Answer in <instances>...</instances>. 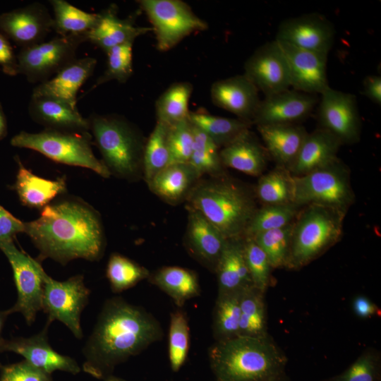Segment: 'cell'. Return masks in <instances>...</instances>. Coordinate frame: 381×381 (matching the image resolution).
I'll use <instances>...</instances> for the list:
<instances>
[{
  "label": "cell",
  "mask_w": 381,
  "mask_h": 381,
  "mask_svg": "<svg viewBox=\"0 0 381 381\" xmlns=\"http://www.w3.org/2000/svg\"><path fill=\"white\" fill-rule=\"evenodd\" d=\"M25 234L39 251L62 265L75 259L99 260L106 236L99 212L80 198L61 195L40 210V217L25 222Z\"/></svg>",
  "instance_id": "6da1fadb"
},
{
  "label": "cell",
  "mask_w": 381,
  "mask_h": 381,
  "mask_svg": "<svg viewBox=\"0 0 381 381\" xmlns=\"http://www.w3.org/2000/svg\"><path fill=\"white\" fill-rule=\"evenodd\" d=\"M159 321L141 306L121 297L107 299L82 352L83 370L97 377L163 339Z\"/></svg>",
  "instance_id": "7a4b0ae2"
},
{
  "label": "cell",
  "mask_w": 381,
  "mask_h": 381,
  "mask_svg": "<svg viewBox=\"0 0 381 381\" xmlns=\"http://www.w3.org/2000/svg\"><path fill=\"white\" fill-rule=\"evenodd\" d=\"M208 357L217 381H279L288 361L268 334L216 341Z\"/></svg>",
  "instance_id": "3957f363"
},
{
  "label": "cell",
  "mask_w": 381,
  "mask_h": 381,
  "mask_svg": "<svg viewBox=\"0 0 381 381\" xmlns=\"http://www.w3.org/2000/svg\"><path fill=\"white\" fill-rule=\"evenodd\" d=\"M255 188L229 176L202 178L186 202L211 222L226 238L243 237L258 210Z\"/></svg>",
  "instance_id": "277c9868"
},
{
  "label": "cell",
  "mask_w": 381,
  "mask_h": 381,
  "mask_svg": "<svg viewBox=\"0 0 381 381\" xmlns=\"http://www.w3.org/2000/svg\"><path fill=\"white\" fill-rule=\"evenodd\" d=\"M90 131L111 176L133 182L143 179V153L146 139L125 118L114 114H93Z\"/></svg>",
  "instance_id": "5b68a950"
},
{
  "label": "cell",
  "mask_w": 381,
  "mask_h": 381,
  "mask_svg": "<svg viewBox=\"0 0 381 381\" xmlns=\"http://www.w3.org/2000/svg\"><path fill=\"white\" fill-rule=\"evenodd\" d=\"M346 212L331 207H301L293 225L288 270H299L337 243L343 233Z\"/></svg>",
  "instance_id": "8992f818"
},
{
  "label": "cell",
  "mask_w": 381,
  "mask_h": 381,
  "mask_svg": "<svg viewBox=\"0 0 381 381\" xmlns=\"http://www.w3.org/2000/svg\"><path fill=\"white\" fill-rule=\"evenodd\" d=\"M89 132L47 129L38 133L21 131L11 140L12 146L38 152L54 162L89 169L108 179L111 174L92 152Z\"/></svg>",
  "instance_id": "52a82bcc"
},
{
  "label": "cell",
  "mask_w": 381,
  "mask_h": 381,
  "mask_svg": "<svg viewBox=\"0 0 381 381\" xmlns=\"http://www.w3.org/2000/svg\"><path fill=\"white\" fill-rule=\"evenodd\" d=\"M294 204L320 205L347 212L355 201L350 170L339 158L305 175L295 176Z\"/></svg>",
  "instance_id": "ba28073f"
},
{
  "label": "cell",
  "mask_w": 381,
  "mask_h": 381,
  "mask_svg": "<svg viewBox=\"0 0 381 381\" xmlns=\"http://www.w3.org/2000/svg\"><path fill=\"white\" fill-rule=\"evenodd\" d=\"M156 37L157 49L167 52L183 39L195 32L203 31L207 24L181 0H141Z\"/></svg>",
  "instance_id": "9c48e42d"
},
{
  "label": "cell",
  "mask_w": 381,
  "mask_h": 381,
  "mask_svg": "<svg viewBox=\"0 0 381 381\" xmlns=\"http://www.w3.org/2000/svg\"><path fill=\"white\" fill-rule=\"evenodd\" d=\"M90 295L83 274H76L65 281H57L46 272L44 274L42 310L47 315V322L57 320L66 325L74 337H83L81 314Z\"/></svg>",
  "instance_id": "30bf717a"
},
{
  "label": "cell",
  "mask_w": 381,
  "mask_h": 381,
  "mask_svg": "<svg viewBox=\"0 0 381 381\" xmlns=\"http://www.w3.org/2000/svg\"><path fill=\"white\" fill-rule=\"evenodd\" d=\"M86 35L57 36L47 42L22 48L17 56L18 74L30 83H44L75 59Z\"/></svg>",
  "instance_id": "8fae6325"
},
{
  "label": "cell",
  "mask_w": 381,
  "mask_h": 381,
  "mask_svg": "<svg viewBox=\"0 0 381 381\" xmlns=\"http://www.w3.org/2000/svg\"><path fill=\"white\" fill-rule=\"evenodd\" d=\"M0 250L9 262L17 291V300L8 310L20 313L31 325L42 310L44 270L41 262L19 250L13 241L0 243Z\"/></svg>",
  "instance_id": "7c38bea8"
},
{
  "label": "cell",
  "mask_w": 381,
  "mask_h": 381,
  "mask_svg": "<svg viewBox=\"0 0 381 381\" xmlns=\"http://www.w3.org/2000/svg\"><path fill=\"white\" fill-rule=\"evenodd\" d=\"M318 103L319 128L332 134L341 145L360 140L361 120L355 95L329 87Z\"/></svg>",
  "instance_id": "4fadbf2b"
},
{
  "label": "cell",
  "mask_w": 381,
  "mask_h": 381,
  "mask_svg": "<svg viewBox=\"0 0 381 381\" xmlns=\"http://www.w3.org/2000/svg\"><path fill=\"white\" fill-rule=\"evenodd\" d=\"M243 74L265 97L291 87L288 63L276 40L263 44L250 56L245 62Z\"/></svg>",
  "instance_id": "5bb4252c"
},
{
  "label": "cell",
  "mask_w": 381,
  "mask_h": 381,
  "mask_svg": "<svg viewBox=\"0 0 381 381\" xmlns=\"http://www.w3.org/2000/svg\"><path fill=\"white\" fill-rule=\"evenodd\" d=\"M335 31L323 15L313 13L283 20L275 40L296 47L328 55Z\"/></svg>",
  "instance_id": "9a60e30c"
},
{
  "label": "cell",
  "mask_w": 381,
  "mask_h": 381,
  "mask_svg": "<svg viewBox=\"0 0 381 381\" xmlns=\"http://www.w3.org/2000/svg\"><path fill=\"white\" fill-rule=\"evenodd\" d=\"M50 325L47 322L39 333L29 337L4 339L0 346V353L10 351L17 353L35 368L49 375L56 370L78 374L80 368L75 360L58 353L51 346L48 338Z\"/></svg>",
  "instance_id": "2e32d148"
},
{
  "label": "cell",
  "mask_w": 381,
  "mask_h": 381,
  "mask_svg": "<svg viewBox=\"0 0 381 381\" xmlns=\"http://www.w3.org/2000/svg\"><path fill=\"white\" fill-rule=\"evenodd\" d=\"M318 102L315 95L288 89L265 97L260 102L252 123L256 126L298 124L309 116Z\"/></svg>",
  "instance_id": "e0dca14e"
},
{
  "label": "cell",
  "mask_w": 381,
  "mask_h": 381,
  "mask_svg": "<svg viewBox=\"0 0 381 381\" xmlns=\"http://www.w3.org/2000/svg\"><path fill=\"white\" fill-rule=\"evenodd\" d=\"M53 30V18L39 3L0 14V32L25 48L42 42Z\"/></svg>",
  "instance_id": "ac0fdd59"
},
{
  "label": "cell",
  "mask_w": 381,
  "mask_h": 381,
  "mask_svg": "<svg viewBox=\"0 0 381 381\" xmlns=\"http://www.w3.org/2000/svg\"><path fill=\"white\" fill-rule=\"evenodd\" d=\"M277 42L286 59L291 87L294 90L308 94L321 95L329 87L327 75L328 55Z\"/></svg>",
  "instance_id": "d6986e66"
},
{
  "label": "cell",
  "mask_w": 381,
  "mask_h": 381,
  "mask_svg": "<svg viewBox=\"0 0 381 381\" xmlns=\"http://www.w3.org/2000/svg\"><path fill=\"white\" fill-rule=\"evenodd\" d=\"M186 210L185 248L202 265L215 272L227 238L198 211L188 205Z\"/></svg>",
  "instance_id": "ffe728a7"
},
{
  "label": "cell",
  "mask_w": 381,
  "mask_h": 381,
  "mask_svg": "<svg viewBox=\"0 0 381 381\" xmlns=\"http://www.w3.org/2000/svg\"><path fill=\"white\" fill-rule=\"evenodd\" d=\"M258 91L242 74L214 82L211 86L210 95L214 105L252 123L261 101Z\"/></svg>",
  "instance_id": "44dd1931"
},
{
  "label": "cell",
  "mask_w": 381,
  "mask_h": 381,
  "mask_svg": "<svg viewBox=\"0 0 381 381\" xmlns=\"http://www.w3.org/2000/svg\"><path fill=\"white\" fill-rule=\"evenodd\" d=\"M97 60L92 57L74 59L48 80L40 83L32 96L47 97L61 101L77 109V94L92 74Z\"/></svg>",
  "instance_id": "7402d4cb"
},
{
  "label": "cell",
  "mask_w": 381,
  "mask_h": 381,
  "mask_svg": "<svg viewBox=\"0 0 381 381\" xmlns=\"http://www.w3.org/2000/svg\"><path fill=\"white\" fill-rule=\"evenodd\" d=\"M117 9L112 4L99 13L96 25L86 34L87 41L105 52L117 45L134 42L138 37L152 31L150 27L135 25L133 18H119Z\"/></svg>",
  "instance_id": "603a6c76"
},
{
  "label": "cell",
  "mask_w": 381,
  "mask_h": 381,
  "mask_svg": "<svg viewBox=\"0 0 381 381\" xmlns=\"http://www.w3.org/2000/svg\"><path fill=\"white\" fill-rule=\"evenodd\" d=\"M18 171L13 189L20 202L28 207L41 210L67 192L65 176L55 180L40 177L27 169L18 156L15 157Z\"/></svg>",
  "instance_id": "cb8c5ba5"
},
{
  "label": "cell",
  "mask_w": 381,
  "mask_h": 381,
  "mask_svg": "<svg viewBox=\"0 0 381 381\" xmlns=\"http://www.w3.org/2000/svg\"><path fill=\"white\" fill-rule=\"evenodd\" d=\"M30 117L45 128L61 131L84 133L90 131V121L70 105L47 97L32 96Z\"/></svg>",
  "instance_id": "d4e9b609"
},
{
  "label": "cell",
  "mask_w": 381,
  "mask_h": 381,
  "mask_svg": "<svg viewBox=\"0 0 381 381\" xmlns=\"http://www.w3.org/2000/svg\"><path fill=\"white\" fill-rule=\"evenodd\" d=\"M219 155L225 168L229 167L254 176L262 174L269 158L265 147L250 129L222 147Z\"/></svg>",
  "instance_id": "484cf974"
},
{
  "label": "cell",
  "mask_w": 381,
  "mask_h": 381,
  "mask_svg": "<svg viewBox=\"0 0 381 381\" xmlns=\"http://www.w3.org/2000/svg\"><path fill=\"white\" fill-rule=\"evenodd\" d=\"M341 145L335 136L318 128L308 133L296 159L287 169L293 176H299L322 168L338 159Z\"/></svg>",
  "instance_id": "4316f807"
},
{
  "label": "cell",
  "mask_w": 381,
  "mask_h": 381,
  "mask_svg": "<svg viewBox=\"0 0 381 381\" xmlns=\"http://www.w3.org/2000/svg\"><path fill=\"white\" fill-rule=\"evenodd\" d=\"M202 176L189 163H174L157 174L147 184L164 202L177 205L186 201Z\"/></svg>",
  "instance_id": "83f0119b"
},
{
  "label": "cell",
  "mask_w": 381,
  "mask_h": 381,
  "mask_svg": "<svg viewBox=\"0 0 381 381\" xmlns=\"http://www.w3.org/2000/svg\"><path fill=\"white\" fill-rule=\"evenodd\" d=\"M265 147L277 166L288 167L296 159L308 135L299 124H276L257 126Z\"/></svg>",
  "instance_id": "f1b7e54d"
},
{
  "label": "cell",
  "mask_w": 381,
  "mask_h": 381,
  "mask_svg": "<svg viewBox=\"0 0 381 381\" xmlns=\"http://www.w3.org/2000/svg\"><path fill=\"white\" fill-rule=\"evenodd\" d=\"M243 243L244 237L227 239L214 272L218 294L242 291L253 286L245 259Z\"/></svg>",
  "instance_id": "f546056e"
},
{
  "label": "cell",
  "mask_w": 381,
  "mask_h": 381,
  "mask_svg": "<svg viewBox=\"0 0 381 381\" xmlns=\"http://www.w3.org/2000/svg\"><path fill=\"white\" fill-rule=\"evenodd\" d=\"M147 280L171 297L179 308L200 294L197 274L186 268L164 266L150 273Z\"/></svg>",
  "instance_id": "4dcf8cb0"
},
{
  "label": "cell",
  "mask_w": 381,
  "mask_h": 381,
  "mask_svg": "<svg viewBox=\"0 0 381 381\" xmlns=\"http://www.w3.org/2000/svg\"><path fill=\"white\" fill-rule=\"evenodd\" d=\"M188 118L219 148L229 144L252 126L251 123L238 118L222 117L202 110L190 111Z\"/></svg>",
  "instance_id": "1f68e13d"
},
{
  "label": "cell",
  "mask_w": 381,
  "mask_h": 381,
  "mask_svg": "<svg viewBox=\"0 0 381 381\" xmlns=\"http://www.w3.org/2000/svg\"><path fill=\"white\" fill-rule=\"evenodd\" d=\"M254 188L262 205L294 203V176L285 167L277 166L262 174Z\"/></svg>",
  "instance_id": "d6a6232c"
},
{
  "label": "cell",
  "mask_w": 381,
  "mask_h": 381,
  "mask_svg": "<svg viewBox=\"0 0 381 381\" xmlns=\"http://www.w3.org/2000/svg\"><path fill=\"white\" fill-rule=\"evenodd\" d=\"M264 294L253 286L241 292L240 335L252 337L267 335Z\"/></svg>",
  "instance_id": "836d02e7"
},
{
  "label": "cell",
  "mask_w": 381,
  "mask_h": 381,
  "mask_svg": "<svg viewBox=\"0 0 381 381\" xmlns=\"http://www.w3.org/2000/svg\"><path fill=\"white\" fill-rule=\"evenodd\" d=\"M192 92L193 85L188 82L171 85L156 101L157 121L170 126L187 119Z\"/></svg>",
  "instance_id": "e575fe53"
},
{
  "label": "cell",
  "mask_w": 381,
  "mask_h": 381,
  "mask_svg": "<svg viewBox=\"0 0 381 381\" xmlns=\"http://www.w3.org/2000/svg\"><path fill=\"white\" fill-rule=\"evenodd\" d=\"M50 4L54 13L53 30L60 36L86 35L99 18V13L85 12L64 0H52Z\"/></svg>",
  "instance_id": "d590c367"
},
{
  "label": "cell",
  "mask_w": 381,
  "mask_h": 381,
  "mask_svg": "<svg viewBox=\"0 0 381 381\" xmlns=\"http://www.w3.org/2000/svg\"><path fill=\"white\" fill-rule=\"evenodd\" d=\"M169 128V125L157 121L153 131L146 139L143 153V179L147 183L170 164Z\"/></svg>",
  "instance_id": "8d00e7d4"
},
{
  "label": "cell",
  "mask_w": 381,
  "mask_h": 381,
  "mask_svg": "<svg viewBox=\"0 0 381 381\" xmlns=\"http://www.w3.org/2000/svg\"><path fill=\"white\" fill-rule=\"evenodd\" d=\"M241 291L218 294L213 313V334L216 341L239 335Z\"/></svg>",
  "instance_id": "74e56055"
},
{
  "label": "cell",
  "mask_w": 381,
  "mask_h": 381,
  "mask_svg": "<svg viewBox=\"0 0 381 381\" xmlns=\"http://www.w3.org/2000/svg\"><path fill=\"white\" fill-rule=\"evenodd\" d=\"M150 271L133 260L117 253H112L108 260L106 277L111 289L119 294L147 279Z\"/></svg>",
  "instance_id": "f35d334b"
},
{
  "label": "cell",
  "mask_w": 381,
  "mask_h": 381,
  "mask_svg": "<svg viewBox=\"0 0 381 381\" xmlns=\"http://www.w3.org/2000/svg\"><path fill=\"white\" fill-rule=\"evenodd\" d=\"M193 125V124H192ZM194 142L188 163L202 176L226 174L220 155V148L202 131L193 125Z\"/></svg>",
  "instance_id": "ab89813d"
},
{
  "label": "cell",
  "mask_w": 381,
  "mask_h": 381,
  "mask_svg": "<svg viewBox=\"0 0 381 381\" xmlns=\"http://www.w3.org/2000/svg\"><path fill=\"white\" fill-rule=\"evenodd\" d=\"M301 209L294 203L262 205L256 210L243 237L284 227L295 220Z\"/></svg>",
  "instance_id": "60d3db41"
},
{
  "label": "cell",
  "mask_w": 381,
  "mask_h": 381,
  "mask_svg": "<svg viewBox=\"0 0 381 381\" xmlns=\"http://www.w3.org/2000/svg\"><path fill=\"white\" fill-rule=\"evenodd\" d=\"M294 222L284 227L263 231L251 237L265 252L272 269L287 268Z\"/></svg>",
  "instance_id": "b9f144b4"
},
{
  "label": "cell",
  "mask_w": 381,
  "mask_h": 381,
  "mask_svg": "<svg viewBox=\"0 0 381 381\" xmlns=\"http://www.w3.org/2000/svg\"><path fill=\"white\" fill-rule=\"evenodd\" d=\"M190 346V328L186 313L178 309L171 313L169 329V358L174 372L186 360Z\"/></svg>",
  "instance_id": "7bdbcfd3"
},
{
  "label": "cell",
  "mask_w": 381,
  "mask_h": 381,
  "mask_svg": "<svg viewBox=\"0 0 381 381\" xmlns=\"http://www.w3.org/2000/svg\"><path fill=\"white\" fill-rule=\"evenodd\" d=\"M133 42L122 44L106 52V70L97 79L92 90L110 80L125 83L128 80L133 73Z\"/></svg>",
  "instance_id": "ee69618b"
},
{
  "label": "cell",
  "mask_w": 381,
  "mask_h": 381,
  "mask_svg": "<svg viewBox=\"0 0 381 381\" xmlns=\"http://www.w3.org/2000/svg\"><path fill=\"white\" fill-rule=\"evenodd\" d=\"M380 353L373 349L365 350L341 373L325 381H380Z\"/></svg>",
  "instance_id": "f6af8a7d"
},
{
  "label": "cell",
  "mask_w": 381,
  "mask_h": 381,
  "mask_svg": "<svg viewBox=\"0 0 381 381\" xmlns=\"http://www.w3.org/2000/svg\"><path fill=\"white\" fill-rule=\"evenodd\" d=\"M244 255L253 286L265 293L272 283V267L269 260L251 237H244Z\"/></svg>",
  "instance_id": "bcb514c9"
},
{
  "label": "cell",
  "mask_w": 381,
  "mask_h": 381,
  "mask_svg": "<svg viewBox=\"0 0 381 381\" xmlns=\"http://www.w3.org/2000/svg\"><path fill=\"white\" fill-rule=\"evenodd\" d=\"M193 142V125L188 118L170 125L168 133L170 164L188 163Z\"/></svg>",
  "instance_id": "7dc6e473"
},
{
  "label": "cell",
  "mask_w": 381,
  "mask_h": 381,
  "mask_svg": "<svg viewBox=\"0 0 381 381\" xmlns=\"http://www.w3.org/2000/svg\"><path fill=\"white\" fill-rule=\"evenodd\" d=\"M0 381H52V376L23 360L9 365L0 363Z\"/></svg>",
  "instance_id": "c3c4849f"
},
{
  "label": "cell",
  "mask_w": 381,
  "mask_h": 381,
  "mask_svg": "<svg viewBox=\"0 0 381 381\" xmlns=\"http://www.w3.org/2000/svg\"><path fill=\"white\" fill-rule=\"evenodd\" d=\"M23 222L0 205V243L13 241L18 234L24 233Z\"/></svg>",
  "instance_id": "681fc988"
},
{
  "label": "cell",
  "mask_w": 381,
  "mask_h": 381,
  "mask_svg": "<svg viewBox=\"0 0 381 381\" xmlns=\"http://www.w3.org/2000/svg\"><path fill=\"white\" fill-rule=\"evenodd\" d=\"M0 66L2 71L7 75L14 76L18 74L17 56L13 52L8 39L1 32Z\"/></svg>",
  "instance_id": "f907efd6"
},
{
  "label": "cell",
  "mask_w": 381,
  "mask_h": 381,
  "mask_svg": "<svg viewBox=\"0 0 381 381\" xmlns=\"http://www.w3.org/2000/svg\"><path fill=\"white\" fill-rule=\"evenodd\" d=\"M353 310L361 318H369L377 315L378 307L368 297L359 295L354 298L352 303Z\"/></svg>",
  "instance_id": "816d5d0a"
},
{
  "label": "cell",
  "mask_w": 381,
  "mask_h": 381,
  "mask_svg": "<svg viewBox=\"0 0 381 381\" xmlns=\"http://www.w3.org/2000/svg\"><path fill=\"white\" fill-rule=\"evenodd\" d=\"M363 95L373 102L381 104V77L377 75H367L363 81Z\"/></svg>",
  "instance_id": "f5cc1de1"
},
{
  "label": "cell",
  "mask_w": 381,
  "mask_h": 381,
  "mask_svg": "<svg viewBox=\"0 0 381 381\" xmlns=\"http://www.w3.org/2000/svg\"><path fill=\"white\" fill-rule=\"evenodd\" d=\"M7 132V121L2 107L0 104V140H3L6 136Z\"/></svg>",
  "instance_id": "db71d44e"
},
{
  "label": "cell",
  "mask_w": 381,
  "mask_h": 381,
  "mask_svg": "<svg viewBox=\"0 0 381 381\" xmlns=\"http://www.w3.org/2000/svg\"><path fill=\"white\" fill-rule=\"evenodd\" d=\"M11 315L8 310H0V346L5 339L3 338V329L6 323V321L8 317Z\"/></svg>",
  "instance_id": "11a10c76"
},
{
  "label": "cell",
  "mask_w": 381,
  "mask_h": 381,
  "mask_svg": "<svg viewBox=\"0 0 381 381\" xmlns=\"http://www.w3.org/2000/svg\"><path fill=\"white\" fill-rule=\"evenodd\" d=\"M104 381H126V380L120 377H117L109 375L105 377Z\"/></svg>",
  "instance_id": "9f6ffc18"
},
{
  "label": "cell",
  "mask_w": 381,
  "mask_h": 381,
  "mask_svg": "<svg viewBox=\"0 0 381 381\" xmlns=\"http://www.w3.org/2000/svg\"><path fill=\"white\" fill-rule=\"evenodd\" d=\"M282 379L281 380H279V381H282Z\"/></svg>",
  "instance_id": "6f0895ef"
}]
</instances>
